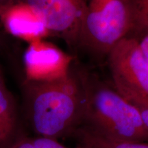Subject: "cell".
Listing matches in <instances>:
<instances>
[{"label":"cell","mask_w":148,"mask_h":148,"mask_svg":"<svg viewBox=\"0 0 148 148\" xmlns=\"http://www.w3.org/2000/svg\"><path fill=\"white\" fill-rule=\"evenodd\" d=\"M45 22L49 34L62 39L71 50L78 49L81 24L88 0H25Z\"/></svg>","instance_id":"5b68a950"},{"label":"cell","mask_w":148,"mask_h":148,"mask_svg":"<svg viewBox=\"0 0 148 148\" xmlns=\"http://www.w3.org/2000/svg\"><path fill=\"white\" fill-rule=\"evenodd\" d=\"M23 95L27 121L37 136L57 140L73 137L82 125L86 97L81 66L77 62L62 78L25 81Z\"/></svg>","instance_id":"6da1fadb"},{"label":"cell","mask_w":148,"mask_h":148,"mask_svg":"<svg viewBox=\"0 0 148 148\" xmlns=\"http://www.w3.org/2000/svg\"><path fill=\"white\" fill-rule=\"evenodd\" d=\"M23 135L18 124L16 103L3 83L0 84V148H8Z\"/></svg>","instance_id":"ba28073f"},{"label":"cell","mask_w":148,"mask_h":148,"mask_svg":"<svg viewBox=\"0 0 148 148\" xmlns=\"http://www.w3.org/2000/svg\"><path fill=\"white\" fill-rule=\"evenodd\" d=\"M0 19L7 32L29 43L50 35L42 18L25 1L0 8Z\"/></svg>","instance_id":"52a82bcc"},{"label":"cell","mask_w":148,"mask_h":148,"mask_svg":"<svg viewBox=\"0 0 148 148\" xmlns=\"http://www.w3.org/2000/svg\"><path fill=\"white\" fill-rule=\"evenodd\" d=\"M132 28L129 37L139 40L148 32V0H132Z\"/></svg>","instance_id":"30bf717a"},{"label":"cell","mask_w":148,"mask_h":148,"mask_svg":"<svg viewBox=\"0 0 148 148\" xmlns=\"http://www.w3.org/2000/svg\"><path fill=\"white\" fill-rule=\"evenodd\" d=\"M132 0H88L79 30L78 48L95 57L107 58L132 28Z\"/></svg>","instance_id":"3957f363"},{"label":"cell","mask_w":148,"mask_h":148,"mask_svg":"<svg viewBox=\"0 0 148 148\" xmlns=\"http://www.w3.org/2000/svg\"><path fill=\"white\" fill-rule=\"evenodd\" d=\"M73 137L81 148H148V142L114 140L101 137L79 127Z\"/></svg>","instance_id":"9c48e42d"},{"label":"cell","mask_w":148,"mask_h":148,"mask_svg":"<svg viewBox=\"0 0 148 148\" xmlns=\"http://www.w3.org/2000/svg\"><path fill=\"white\" fill-rule=\"evenodd\" d=\"M142 49L148 57V32H146L141 38L138 40Z\"/></svg>","instance_id":"4fadbf2b"},{"label":"cell","mask_w":148,"mask_h":148,"mask_svg":"<svg viewBox=\"0 0 148 148\" xmlns=\"http://www.w3.org/2000/svg\"><path fill=\"white\" fill-rule=\"evenodd\" d=\"M8 148H71L62 145L55 138L37 136L23 135ZM75 148H81L77 146Z\"/></svg>","instance_id":"8fae6325"},{"label":"cell","mask_w":148,"mask_h":148,"mask_svg":"<svg viewBox=\"0 0 148 148\" xmlns=\"http://www.w3.org/2000/svg\"><path fill=\"white\" fill-rule=\"evenodd\" d=\"M81 71L86 101L80 127L107 139L148 142V130L136 107L112 84L82 66Z\"/></svg>","instance_id":"7a4b0ae2"},{"label":"cell","mask_w":148,"mask_h":148,"mask_svg":"<svg viewBox=\"0 0 148 148\" xmlns=\"http://www.w3.org/2000/svg\"><path fill=\"white\" fill-rule=\"evenodd\" d=\"M23 61L25 81L49 82L66 76L74 58L53 44L41 39L29 42Z\"/></svg>","instance_id":"8992f818"},{"label":"cell","mask_w":148,"mask_h":148,"mask_svg":"<svg viewBox=\"0 0 148 148\" xmlns=\"http://www.w3.org/2000/svg\"><path fill=\"white\" fill-rule=\"evenodd\" d=\"M21 1H25V0H0V8Z\"/></svg>","instance_id":"5bb4252c"},{"label":"cell","mask_w":148,"mask_h":148,"mask_svg":"<svg viewBox=\"0 0 148 148\" xmlns=\"http://www.w3.org/2000/svg\"><path fill=\"white\" fill-rule=\"evenodd\" d=\"M136 107L141 116L143 124L148 130V98L132 103Z\"/></svg>","instance_id":"7c38bea8"},{"label":"cell","mask_w":148,"mask_h":148,"mask_svg":"<svg viewBox=\"0 0 148 148\" xmlns=\"http://www.w3.org/2000/svg\"><path fill=\"white\" fill-rule=\"evenodd\" d=\"M112 84L130 103L148 98V57L139 41L125 37L107 56Z\"/></svg>","instance_id":"277c9868"}]
</instances>
